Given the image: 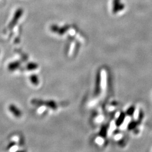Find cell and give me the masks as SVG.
Here are the masks:
<instances>
[{"mask_svg":"<svg viewBox=\"0 0 152 152\" xmlns=\"http://www.w3.org/2000/svg\"><path fill=\"white\" fill-rule=\"evenodd\" d=\"M125 9V5L121 2V0L113 1V12L117 14L119 11H122Z\"/></svg>","mask_w":152,"mask_h":152,"instance_id":"obj_1","label":"cell"}]
</instances>
